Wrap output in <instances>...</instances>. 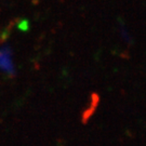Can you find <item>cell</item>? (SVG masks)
Instances as JSON below:
<instances>
[{
  "label": "cell",
  "mask_w": 146,
  "mask_h": 146,
  "mask_svg": "<svg viewBox=\"0 0 146 146\" xmlns=\"http://www.w3.org/2000/svg\"><path fill=\"white\" fill-rule=\"evenodd\" d=\"M0 72L10 76L15 75L16 69L13 62V54L9 46L0 47Z\"/></svg>",
  "instance_id": "6da1fadb"
}]
</instances>
